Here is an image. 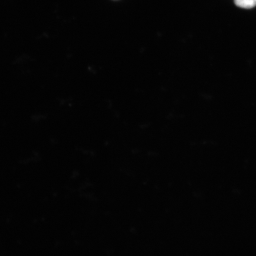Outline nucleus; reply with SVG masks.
<instances>
[{
    "label": "nucleus",
    "instance_id": "obj_1",
    "mask_svg": "<svg viewBox=\"0 0 256 256\" xmlns=\"http://www.w3.org/2000/svg\"><path fill=\"white\" fill-rule=\"evenodd\" d=\"M235 4L238 7L243 8H252L256 6V0H234Z\"/></svg>",
    "mask_w": 256,
    "mask_h": 256
}]
</instances>
